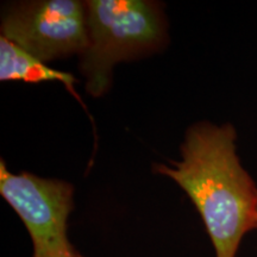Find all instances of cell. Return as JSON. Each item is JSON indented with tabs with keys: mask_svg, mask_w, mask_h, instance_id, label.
<instances>
[{
	"mask_svg": "<svg viewBox=\"0 0 257 257\" xmlns=\"http://www.w3.org/2000/svg\"><path fill=\"white\" fill-rule=\"evenodd\" d=\"M0 80L28 83L60 82L70 94L81 101L75 89L78 80L73 74L51 68L3 36L0 37Z\"/></svg>",
	"mask_w": 257,
	"mask_h": 257,
	"instance_id": "cell-5",
	"label": "cell"
},
{
	"mask_svg": "<svg viewBox=\"0 0 257 257\" xmlns=\"http://www.w3.org/2000/svg\"><path fill=\"white\" fill-rule=\"evenodd\" d=\"M86 9L88 44L80 69L87 93L100 96L110 88L115 64L163 43L166 24L157 4L144 0H92Z\"/></svg>",
	"mask_w": 257,
	"mask_h": 257,
	"instance_id": "cell-2",
	"label": "cell"
},
{
	"mask_svg": "<svg viewBox=\"0 0 257 257\" xmlns=\"http://www.w3.org/2000/svg\"><path fill=\"white\" fill-rule=\"evenodd\" d=\"M73 186L57 179H44L23 172L14 174L0 161V194L27 227L34 255L60 252L73 248L67 237L72 213Z\"/></svg>",
	"mask_w": 257,
	"mask_h": 257,
	"instance_id": "cell-4",
	"label": "cell"
},
{
	"mask_svg": "<svg viewBox=\"0 0 257 257\" xmlns=\"http://www.w3.org/2000/svg\"><path fill=\"white\" fill-rule=\"evenodd\" d=\"M181 161L159 165L191 199L216 257H236L243 237L257 229V187L236 154L232 125L200 123L188 128Z\"/></svg>",
	"mask_w": 257,
	"mask_h": 257,
	"instance_id": "cell-1",
	"label": "cell"
},
{
	"mask_svg": "<svg viewBox=\"0 0 257 257\" xmlns=\"http://www.w3.org/2000/svg\"><path fill=\"white\" fill-rule=\"evenodd\" d=\"M2 36L46 63L81 55L88 44L86 4L78 0L17 4L3 16Z\"/></svg>",
	"mask_w": 257,
	"mask_h": 257,
	"instance_id": "cell-3",
	"label": "cell"
},
{
	"mask_svg": "<svg viewBox=\"0 0 257 257\" xmlns=\"http://www.w3.org/2000/svg\"><path fill=\"white\" fill-rule=\"evenodd\" d=\"M32 257H85L81 253L76 251L75 249L70 248L68 250H64V251L60 252H53V253H46V255H32Z\"/></svg>",
	"mask_w": 257,
	"mask_h": 257,
	"instance_id": "cell-6",
	"label": "cell"
}]
</instances>
